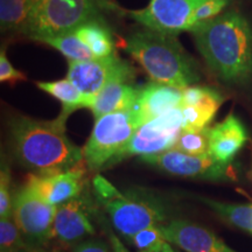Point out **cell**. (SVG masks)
I'll return each instance as SVG.
<instances>
[{
  "instance_id": "obj_1",
  "label": "cell",
  "mask_w": 252,
  "mask_h": 252,
  "mask_svg": "<svg viewBox=\"0 0 252 252\" xmlns=\"http://www.w3.org/2000/svg\"><path fill=\"white\" fill-rule=\"evenodd\" d=\"M208 67L228 83H243L252 75V31L243 15L228 11L191 28Z\"/></svg>"
},
{
  "instance_id": "obj_2",
  "label": "cell",
  "mask_w": 252,
  "mask_h": 252,
  "mask_svg": "<svg viewBox=\"0 0 252 252\" xmlns=\"http://www.w3.org/2000/svg\"><path fill=\"white\" fill-rule=\"evenodd\" d=\"M14 154L25 168L36 175H53L76 168L83 149L69 139L65 125L18 116L11 121Z\"/></svg>"
},
{
  "instance_id": "obj_3",
  "label": "cell",
  "mask_w": 252,
  "mask_h": 252,
  "mask_svg": "<svg viewBox=\"0 0 252 252\" xmlns=\"http://www.w3.org/2000/svg\"><path fill=\"white\" fill-rule=\"evenodd\" d=\"M124 49L156 83L185 89L200 80L193 59L176 36L139 31L125 40Z\"/></svg>"
},
{
  "instance_id": "obj_4",
  "label": "cell",
  "mask_w": 252,
  "mask_h": 252,
  "mask_svg": "<svg viewBox=\"0 0 252 252\" xmlns=\"http://www.w3.org/2000/svg\"><path fill=\"white\" fill-rule=\"evenodd\" d=\"M97 202L109 214L112 225L126 238L152 225H161L166 219V208L159 198L144 189L119 190L104 176L93 179Z\"/></svg>"
},
{
  "instance_id": "obj_5",
  "label": "cell",
  "mask_w": 252,
  "mask_h": 252,
  "mask_svg": "<svg viewBox=\"0 0 252 252\" xmlns=\"http://www.w3.org/2000/svg\"><path fill=\"white\" fill-rule=\"evenodd\" d=\"M104 19L96 0H34L24 34L34 40L62 35Z\"/></svg>"
},
{
  "instance_id": "obj_6",
  "label": "cell",
  "mask_w": 252,
  "mask_h": 252,
  "mask_svg": "<svg viewBox=\"0 0 252 252\" xmlns=\"http://www.w3.org/2000/svg\"><path fill=\"white\" fill-rule=\"evenodd\" d=\"M141 125L132 108L104 115L94 122V128L83 147V160L90 171L116 165V160Z\"/></svg>"
},
{
  "instance_id": "obj_7",
  "label": "cell",
  "mask_w": 252,
  "mask_h": 252,
  "mask_svg": "<svg viewBox=\"0 0 252 252\" xmlns=\"http://www.w3.org/2000/svg\"><path fill=\"white\" fill-rule=\"evenodd\" d=\"M182 128L184 117L180 108L144 123L132 135L116 163L133 156L150 157L172 150Z\"/></svg>"
},
{
  "instance_id": "obj_8",
  "label": "cell",
  "mask_w": 252,
  "mask_h": 252,
  "mask_svg": "<svg viewBox=\"0 0 252 252\" xmlns=\"http://www.w3.org/2000/svg\"><path fill=\"white\" fill-rule=\"evenodd\" d=\"M134 69L125 60L113 54L89 61H69L67 78L84 96L94 98L106 84L115 80L131 81Z\"/></svg>"
},
{
  "instance_id": "obj_9",
  "label": "cell",
  "mask_w": 252,
  "mask_h": 252,
  "mask_svg": "<svg viewBox=\"0 0 252 252\" xmlns=\"http://www.w3.org/2000/svg\"><path fill=\"white\" fill-rule=\"evenodd\" d=\"M144 162L156 166L162 172L174 176L201 180L220 181L232 178L231 166L220 163L210 156H190L178 150L140 158Z\"/></svg>"
},
{
  "instance_id": "obj_10",
  "label": "cell",
  "mask_w": 252,
  "mask_h": 252,
  "mask_svg": "<svg viewBox=\"0 0 252 252\" xmlns=\"http://www.w3.org/2000/svg\"><path fill=\"white\" fill-rule=\"evenodd\" d=\"M203 0H151L143 9L130 11L137 23L158 33L176 36L189 31L195 9Z\"/></svg>"
},
{
  "instance_id": "obj_11",
  "label": "cell",
  "mask_w": 252,
  "mask_h": 252,
  "mask_svg": "<svg viewBox=\"0 0 252 252\" xmlns=\"http://www.w3.org/2000/svg\"><path fill=\"white\" fill-rule=\"evenodd\" d=\"M56 210L58 207L43 201L27 185L15 194L13 200V220L18 229L21 235L39 244L52 237Z\"/></svg>"
},
{
  "instance_id": "obj_12",
  "label": "cell",
  "mask_w": 252,
  "mask_h": 252,
  "mask_svg": "<svg viewBox=\"0 0 252 252\" xmlns=\"http://www.w3.org/2000/svg\"><path fill=\"white\" fill-rule=\"evenodd\" d=\"M91 214L89 201L82 195L59 206L50 239L68 248L94 235L96 230L91 222Z\"/></svg>"
},
{
  "instance_id": "obj_13",
  "label": "cell",
  "mask_w": 252,
  "mask_h": 252,
  "mask_svg": "<svg viewBox=\"0 0 252 252\" xmlns=\"http://www.w3.org/2000/svg\"><path fill=\"white\" fill-rule=\"evenodd\" d=\"M166 241L185 252H237L212 230L186 220L161 225Z\"/></svg>"
},
{
  "instance_id": "obj_14",
  "label": "cell",
  "mask_w": 252,
  "mask_h": 252,
  "mask_svg": "<svg viewBox=\"0 0 252 252\" xmlns=\"http://www.w3.org/2000/svg\"><path fill=\"white\" fill-rule=\"evenodd\" d=\"M84 178L86 169L76 167L53 175L31 174L26 185L47 203L59 207L80 196L86 185Z\"/></svg>"
},
{
  "instance_id": "obj_15",
  "label": "cell",
  "mask_w": 252,
  "mask_h": 252,
  "mask_svg": "<svg viewBox=\"0 0 252 252\" xmlns=\"http://www.w3.org/2000/svg\"><path fill=\"white\" fill-rule=\"evenodd\" d=\"M223 100L222 94L213 88L190 86L182 89V130L197 131L209 127L208 125L215 117Z\"/></svg>"
},
{
  "instance_id": "obj_16",
  "label": "cell",
  "mask_w": 252,
  "mask_h": 252,
  "mask_svg": "<svg viewBox=\"0 0 252 252\" xmlns=\"http://www.w3.org/2000/svg\"><path fill=\"white\" fill-rule=\"evenodd\" d=\"M249 139L243 123L230 113L223 122L219 123L209 132V154L224 165H230Z\"/></svg>"
},
{
  "instance_id": "obj_17",
  "label": "cell",
  "mask_w": 252,
  "mask_h": 252,
  "mask_svg": "<svg viewBox=\"0 0 252 252\" xmlns=\"http://www.w3.org/2000/svg\"><path fill=\"white\" fill-rule=\"evenodd\" d=\"M181 104L182 89L151 82L147 86L141 87L133 109L141 124H144L151 119L180 108Z\"/></svg>"
},
{
  "instance_id": "obj_18",
  "label": "cell",
  "mask_w": 252,
  "mask_h": 252,
  "mask_svg": "<svg viewBox=\"0 0 252 252\" xmlns=\"http://www.w3.org/2000/svg\"><path fill=\"white\" fill-rule=\"evenodd\" d=\"M139 87H135L127 80H115L106 84L94 96L90 110L94 119L108 113L125 111L134 106L140 94Z\"/></svg>"
},
{
  "instance_id": "obj_19",
  "label": "cell",
  "mask_w": 252,
  "mask_h": 252,
  "mask_svg": "<svg viewBox=\"0 0 252 252\" xmlns=\"http://www.w3.org/2000/svg\"><path fill=\"white\" fill-rule=\"evenodd\" d=\"M36 86L39 89L45 91L61 103V113L56 119L64 125L72 112L78 109H90L94 98V97L91 98V97L84 96L68 78L49 82H37Z\"/></svg>"
},
{
  "instance_id": "obj_20",
  "label": "cell",
  "mask_w": 252,
  "mask_h": 252,
  "mask_svg": "<svg viewBox=\"0 0 252 252\" xmlns=\"http://www.w3.org/2000/svg\"><path fill=\"white\" fill-rule=\"evenodd\" d=\"M76 36L91 50L96 59L115 54V42L111 31L104 19L91 20L74 31Z\"/></svg>"
},
{
  "instance_id": "obj_21",
  "label": "cell",
  "mask_w": 252,
  "mask_h": 252,
  "mask_svg": "<svg viewBox=\"0 0 252 252\" xmlns=\"http://www.w3.org/2000/svg\"><path fill=\"white\" fill-rule=\"evenodd\" d=\"M200 201L229 224L252 235V204L222 202L208 197H200Z\"/></svg>"
},
{
  "instance_id": "obj_22",
  "label": "cell",
  "mask_w": 252,
  "mask_h": 252,
  "mask_svg": "<svg viewBox=\"0 0 252 252\" xmlns=\"http://www.w3.org/2000/svg\"><path fill=\"white\" fill-rule=\"evenodd\" d=\"M34 0H0V24L5 33H23Z\"/></svg>"
},
{
  "instance_id": "obj_23",
  "label": "cell",
  "mask_w": 252,
  "mask_h": 252,
  "mask_svg": "<svg viewBox=\"0 0 252 252\" xmlns=\"http://www.w3.org/2000/svg\"><path fill=\"white\" fill-rule=\"evenodd\" d=\"M40 42L46 43L59 50L69 61H89V60L96 59L91 50L78 39L74 32L58 36L46 37V39L40 40Z\"/></svg>"
},
{
  "instance_id": "obj_24",
  "label": "cell",
  "mask_w": 252,
  "mask_h": 252,
  "mask_svg": "<svg viewBox=\"0 0 252 252\" xmlns=\"http://www.w3.org/2000/svg\"><path fill=\"white\" fill-rule=\"evenodd\" d=\"M210 127L203 130H182L173 149L190 156H203L209 153Z\"/></svg>"
},
{
  "instance_id": "obj_25",
  "label": "cell",
  "mask_w": 252,
  "mask_h": 252,
  "mask_svg": "<svg viewBox=\"0 0 252 252\" xmlns=\"http://www.w3.org/2000/svg\"><path fill=\"white\" fill-rule=\"evenodd\" d=\"M128 239L139 252L153 251L167 242L163 236L161 225H152L145 228Z\"/></svg>"
},
{
  "instance_id": "obj_26",
  "label": "cell",
  "mask_w": 252,
  "mask_h": 252,
  "mask_svg": "<svg viewBox=\"0 0 252 252\" xmlns=\"http://www.w3.org/2000/svg\"><path fill=\"white\" fill-rule=\"evenodd\" d=\"M0 249L1 252H21L25 250L21 232L13 217L0 220Z\"/></svg>"
},
{
  "instance_id": "obj_27",
  "label": "cell",
  "mask_w": 252,
  "mask_h": 252,
  "mask_svg": "<svg viewBox=\"0 0 252 252\" xmlns=\"http://www.w3.org/2000/svg\"><path fill=\"white\" fill-rule=\"evenodd\" d=\"M13 200L11 189V172L7 163L2 161L0 173V220L13 217Z\"/></svg>"
},
{
  "instance_id": "obj_28",
  "label": "cell",
  "mask_w": 252,
  "mask_h": 252,
  "mask_svg": "<svg viewBox=\"0 0 252 252\" xmlns=\"http://www.w3.org/2000/svg\"><path fill=\"white\" fill-rule=\"evenodd\" d=\"M230 1L231 0H203L195 9L193 17H191L189 31L197 25L207 23V21L219 17L220 12L229 5Z\"/></svg>"
},
{
  "instance_id": "obj_29",
  "label": "cell",
  "mask_w": 252,
  "mask_h": 252,
  "mask_svg": "<svg viewBox=\"0 0 252 252\" xmlns=\"http://www.w3.org/2000/svg\"><path fill=\"white\" fill-rule=\"evenodd\" d=\"M0 81L2 83L11 84H15L19 81H26V76H25L24 72L15 69L9 62L4 49L1 50V54H0Z\"/></svg>"
},
{
  "instance_id": "obj_30",
  "label": "cell",
  "mask_w": 252,
  "mask_h": 252,
  "mask_svg": "<svg viewBox=\"0 0 252 252\" xmlns=\"http://www.w3.org/2000/svg\"><path fill=\"white\" fill-rule=\"evenodd\" d=\"M72 252H109V250L100 239H84L75 245Z\"/></svg>"
},
{
  "instance_id": "obj_31",
  "label": "cell",
  "mask_w": 252,
  "mask_h": 252,
  "mask_svg": "<svg viewBox=\"0 0 252 252\" xmlns=\"http://www.w3.org/2000/svg\"><path fill=\"white\" fill-rule=\"evenodd\" d=\"M108 236H109V242L110 245H111V251L110 252H130L127 249L125 248V245L122 243V241L119 239L117 236L113 234L111 229L108 230Z\"/></svg>"
},
{
  "instance_id": "obj_32",
  "label": "cell",
  "mask_w": 252,
  "mask_h": 252,
  "mask_svg": "<svg viewBox=\"0 0 252 252\" xmlns=\"http://www.w3.org/2000/svg\"><path fill=\"white\" fill-rule=\"evenodd\" d=\"M96 1L104 11H121V8H118V6L111 0H96Z\"/></svg>"
},
{
  "instance_id": "obj_33",
  "label": "cell",
  "mask_w": 252,
  "mask_h": 252,
  "mask_svg": "<svg viewBox=\"0 0 252 252\" xmlns=\"http://www.w3.org/2000/svg\"><path fill=\"white\" fill-rule=\"evenodd\" d=\"M149 252H178V251H176L175 249L172 247L171 243L166 242V243L162 244L160 248H158V249H156V250H153V251H149Z\"/></svg>"
},
{
  "instance_id": "obj_34",
  "label": "cell",
  "mask_w": 252,
  "mask_h": 252,
  "mask_svg": "<svg viewBox=\"0 0 252 252\" xmlns=\"http://www.w3.org/2000/svg\"><path fill=\"white\" fill-rule=\"evenodd\" d=\"M248 178H249V180H250V181L252 182V163H251L250 171H249V173H248Z\"/></svg>"
},
{
  "instance_id": "obj_35",
  "label": "cell",
  "mask_w": 252,
  "mask_h": 252,
  "mask_svg": "<svg viewBox=\"0 0 252 252\" xmlns=\"http://www.w3.org/2000/svg\"><path fill=\"white\" fill-rule=\"evenodd\" d=\"M33 252H46V251H33Z\"/></svg>"
}]
</instances>
